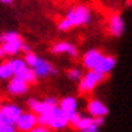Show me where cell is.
Instances as JSON below:
<instances>
[{
  "label": "cell",
  "instance_id": "4",
  "mask_svg": "<svg viewBox=\"0 0 132 132\" xmlns=\"http://www.w3.org/2000/svg\"><path fill=\"white\" fill-rule=\"evenodd\" d=\"M16 128L22 132H28L32 127L37 125V116L34 113H22L19 119L16 120Z\"/></svg>",
  "mask_w": 132,
  "mask_h": 132
},
{
  "label": "cell",
  "instance_id": "10",
  "mask_svg": "<svg viewBox=\"0 0 132 132\" xmlns=\"http://www.w3.org/2000/svg\"><path fill=\"white\" fill-rule=\"evenodd\" d=\"M124 20L121 19V16L119 15H113L109 19V31L115 35V37H120L124 32Z\"/></svg>",
  "mask_w": 132,
  "mask_h": 132
},
{
  "label": "cell",
  "instance_id": "27",
  "mask_svg": "<svg viewBox=\"0 0 132 132\" xmlns=\"http://www.w3.org/2000/svg\"><path fill=\"white\" fill-rule=\"evenodd\" d=\"M81 132H93V131H89V129H81Z\"/></svg>",
  "mask_w": 132,
  "mask_h": 132
},
{
  "label": "cell",
  "instance_id": "6",
  "mask_svg": "<svg viewBox=\"0 0 132 132\" xmlns=\"http://www.w3.org/2000/svg\"><path fill=\"white\" fill-rule=\"evenodd\" d=\"M88 112L92 117H104L108 115V108L100 100H92L88 103Z\"/></svg>",
  "mask_w": 132,
  "mask_h": 132
},
{
  "label": "cell",
  "instance_id": "15",
  "mask_svg": "<svg viewBox=\"0 0 132 132\" xmlns=\"http://www.w3.org/2000/svg\"><path fill=\"white\" fill-rule=\"evenodd\" d=\"M59 108H61L66 115H70V113L76 112V109H77V100L74 97H66L61 101Z\"/></svg>",
  "mask_w": 132,
  "mask_h": 132
},
{
  "label": "cell",
  "instance_id": "24",
  "mask_svg": "<svg viewBox=\"0 0 132 132\" xmlns=\"http://www.w3.org/2000/svg\"><path fill=\"white\" fill-rule=\"evenodd\" d=\"M20 50H23L24 53H28V51H30V46H28V45H24V43H22Z\"/></svg>",
  "mask_w": 132,
  "mask_h": 132
},
{
  "label": "cell",
  "instance_id": "2",
  "mask_svg": "<svg viewBox=\"0 0 132 132\" xmlns=\"http://www.w3.org/2000/svg\"><path fill=\"white\" fill-rule=\"evenodd\" d=\"M105 78V74L104 73H100L97 70H93L90 69V71L81 77V81H80V85H78V89L81 93H86V92H92L93 89L98 85L101 81H104Z\"/></svg>",
  "mask_w": 132,
  "mask_h": 132
},
{
  "label": "cell",
  "instance_id": "28",
  "mask_svg": "<svg viewBox=\"0 0 132 132\" xmlns=\"http://www.w3.org/2000/svg\"><path fill=\"white\" fill-rule=\"evenodd\" d=\"M0 106H2V104H0Z\"/></svg>",
  "mask_w": 132,
  "mask_h": 132
},
{
  "label": "cell",
  "instance_id": "12",
  "mask_svg": "<svg viewBox=\"0 0 132 132\" xmlns=\"http://www.w3.org/2000/svg\"><path fill=\"white\" fill-rule=\"evenodd\" d=\"M30 108L35 112V113H38V115H42V113H47V112H50L53 109V105H50L47 101H37V100H30V103H28Z\"/></svg>",
  "mask_w": 132,
  "mask_h": 132
},
{
  "label": "cell",
  "instance_id": "26",
  "mask_svg": "<svg viewBox=\"0 0 132 132\" xmlns=\"http://www.w3.org/2000/svg\"><path fill=\"white\" fill-rule=\"evenodd\" d=\"M3 54H4V53H3V50H2V46H0V58L3 57Z\"/></svg>",
  "mask_w": 132,
  "mask_h": 132
},
{
  "label": "cell",
  "instance_id": "17",
  "mask_svg": "<svg viewBox=\"0 0 132 132\" xmlns=\"http://www.w3.org/2000/svg\"><path fill=\"white\" fill-rule=\"evenodd\" d=\"M7 63L10 65V68H11V70H12V73H14V74L18 73L19 70H22L23 68H26V66H27V63L23 61V59H18V58L11 59V61H8Z\"/></svg>",
  "mask_w": 132,
  "mask_h": 132
},
{
  "label": "cell",
  "instance_id": "3",
  "mask_svg": "<svg viewBox=\"0 0 132 132\" xmlns=\"http://www.w3.org/2000/svg\"><path fill=\"white\" fill-rule=\"evenodd\" d=\"M22 115V109L14 104H5L0 106V123L4 124H14Z\"/></svg>",
  "mask_w": 132,
  "mask_h": 132
},
{
  "label": "cell",
  "instance_id": "23",
  "mask_svg": "<svg viewBox=\"0 0 132 132\" xmlns=\"http://www.w3.org/2000/svg\"><path fill=\"white\" fill-rule=\"evenodd\" d=\"M46 101H47V103H49L50 105H53V106H55V105H57V100H55V98H53V97H50V98H47Z\"/></svg>",
  "mask_w": 132,
  "mask_h": 132
},
{
  "label": "cell",
  "instance_id": "5",
  "mask_svg": "<svg viewBox=\"0 0 132 132\" xmlns=\"http://www.w3.org/2000/svg\"><path fill=\"white\" fill-rule=\"evenodd\" d=\"M32 71L37 77H47L50 74H57V70L53 68V65L40 58H38V61L32 66Z\"/></svg>",
  "mask_w": 132,
  "mask_h": 132
},
{
  "label": "cell",
  "instance_id": "1",
  "mask_svg": "<svg viewBox=\"0 0 132 132\" xmlns=\"http://www.w3.org/2000/svg\"><path fill=\"white\" fill-rule=\"evenodd\" d=\"M90 20V11H89L88 7H84V5H77V7L71 8L68 15H66L65 19L59 23V28L62 31H66V30H70L73 27L85 24Z\"/></svg>",
  "mask_w": 132,
  "mask_h": 132
},
{
  "label": "cell",
  "instance_id": "25",
  "mask_svg": "<svg viewBox=\"0 0 132 132\" xmlns=\"http://www.w3.org/2000/svg\"><path fill=\"white\" fill-rule=\"evenodd\" d=\"M0 2H2V3H5V4H8V3L12 2V0H0Z\"/></svg>",
  "mask_w": 132,
  "mask_h": 132
},
{
  "label": "cell",
  "instance_id": "20",
  "mask_svg": "<svg viewBox=\"0 0 132 132\" xmlns=\"http://www.w3.org/2000/svg\"><path fill=\"white\" fill-rule=\"evenodd\" d=\"M68 77H69L70 80H80L81 77H82L81 70H78V69H70L68 71Z\"/></svg>",
  "mask_w": 132,
  "mask_h": 132
},
{
  "label": "cell",
  "instance_id": "8",
  "mask_svg": "<svg viewBox=\"0 0 132 132\" xmlns=\"http://www.w3.org/2000/svg\"><path fill=\"white\" fill-rule=\"evenodd\" d=\"M27 89H28V84L24 80H22L16 76H15V78H12L11 82L8 84V92L11 94H16V96L23 94V93L27 92Z\"/></svg>",
  "mask_w": 132,
  "mask_h": 132
},
{
  "label": "cell",
  "instance_id": "14",
  "mask_svg": "<svg viewBox=\"0 0 132 132\" xmlns=\"http://www.w3.org/2000/svg\"><path fill=\"white\" fill-rule=\"evenodd\" d=\"M53 53L55 54H61V53H68L70 54L71 57H76L77 55V50L74 46H71L70 43H68V42H61V43H57L55 46L51 49Z\"/></svg>",
  "mask_w": 132,
  "mask_h": 132
},
{
  "label": "cell",
  "instance_id": "18",
  "mask_svg": "<svg viewBox=\"0 0 132 132\" xmlns=\"http://www.w3.org/2000/svg\"><path fill=\"white\" fill-rule=\"evenodd\" d=\"M12 70H11L10 65L5 62L3 65H0V80H5V78H10L12 76Z\"/></svg>",
  "mask_w": 132,
  "mask_h": 132
},
{
  "label": "cell",
  "instance_id": "22",
  "mask_svg": "<svg viewBox=\"0 0 132 132\" xmlns=\"http://www.w3.org/2000/svg\"><path fill=\"white\" fill-rule=\"evenodd\" d=\"M28 132H50V131H49V128H47L46 125H40V124H39L38 127H37V125H35V127H32Z\"/></svg>",
  "mask_w": 132,
  "mask_h": 132
},
{
  "label": "cell",
  "instance_id": "21",
  "mask_svg": "<svg viewBox=\"0 0 132 132\" xmlns=\"http://www.w3.org/2000/svg\"><path fill=\"white\" fill-rule=\"evenodd\" d=\"M0 132H18L14 124H4L0 123Z\"/></svg>",
  "mask_w": 132,
  "mask_h": 132
},
{
  "label": "cell",
  "instance_id": "16",
  "mask_svg": "<svg viewBox=\"0 0 132 132\" xmlns=\"http://www.w3.org/2000/svg\"><path fill=\"white\" fill-rule=\"evenodd\" d=\"M15 76L19 77V78H22V80H24L27 84L35 82V80H37V76L34 74L32 69H28L27 66H26V68H23L22 70H19L18 73H15Z\"/></svg>",
  "mask_w": 132,
  "mask_h": 132
},
{
  "label": "cell",
  "instance_id": "7",
  "mask_svg": "<svg viewBox=\"0 0 132 132\" xmlns=\"http://www.w3.org/2000/svg\"><path fill=\"white\" fill-rule=\"evenodd\" d=\"M22 39L19 38H15V39H10V40H4L3 42V46H2V50L4 54L7 55H16L20 51V47H22Z\"/></svg>",
  "mask_w": 132,
  "mask_h": 132
},
{
  "label": "cell",
  "instance_id": "19",
  "mask_svg": "<svg viewBox=\"0 0 132 132\" xmlns=\"http://www.w3.org/2000/svg\"><path fill=\"white\" fill-rule=\"evenodd\" d=\"M38 58H39V57H37L34 53L28 51V53H26V59H24V62H26L28 66H31V68H32V66L35 65V62L38 61Z\"/></svg>",
  "mask_w": 132,
  "mask_h": 132
},
{
  "label": "cell",
  "instance_id": "13",
  "mask_svg": "<svg viewBox=\"0 0 132 132\" xmlns=\"http://www.w3.org/2000/svg\"><path fill=\"white\" fill-rule=\"evenodd\" d=\"M76 128L81 129H89V131H93V132H97L98 127L94 124V117H80L78 121L74 124Z\"/></svg>",
  "mask_w": 132,
  "mask_h": 132
},
{
  "label": "cell",
  "instance_id": "11",
  "mask_svg": "<svg viewBox=\"0 0 132 132\" xmlns=\"http://www.w3.org/2000/svg\"><path fill=\"white\" fill-rule=\"evenodd\" d=\"M115 65H116V59L113 57H103L101 61L97 63V66H96L93 70H97V71H100V73L106 74L115 68Z\"/></svg>",
  "mask_w": 132,
  "mask_h": 132
},
{
  "label": "cell",
  "instance_id": "9",
  "mask_svg": "<svg viewBox=\"0 0 132 132\" xmlns=\"http://www.w3.org/2000/svg\"><path fill=\"white\" fill-rule=\"evenodd\" d=\"M103 57L104 55L98 50H89L85 54V57H84V65H85L88 69H94Z\"/></svg>",
  "mask_w": 132,
  "mask_h": 132
}]
</instances>
